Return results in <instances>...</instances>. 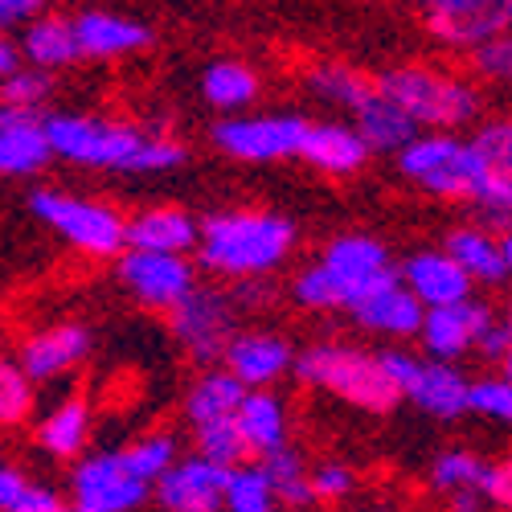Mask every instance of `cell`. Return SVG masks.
Returning a JSON list of instances; mask_svg holds the SVG:
<instances>
[{
  "label": "cell",
  "instance_id": "obj_42",
  "mask_svg": "<svg viewBox=\"0 0 512 512\" xmlns=\"http://www.w3.org/2000/svg\"><path fill=\"white\" fill-rule=\"evenodd\" d=\"M357 484V476L349 472L345 463H320L316 472H308V488H312V500H340L349 496Z\"/></svg>",
  "mask_w": 512,
  "mask_h": 512
},
{
  "label": "cell",
  "instance_id": "obj_25",
  "mask_svg": "<svg viewBox=\"0 0 512 512\" xmlns=\"http://www.w3.org/2000/svg\"><path fill=\"white\" fill-rule=\"evenodd\" d=\"M357 316L361 328H373V332H386V336H418L422 328V304L414 300V295L402 287V283H390L381 287L373 295H365V300L357 308H349Z\"/></svg>",
  "mask_w": 512,
  "mask_h": 512
},
{
  "label": "cell",
  "instance_id": "obj_47",
  "mask_svg": "<svg viewBox=\"0 0 512 512\" xmlns=\"http://www.w3.org/2000/svg\"><path fill=\"white\" fill-rule=\"evenodd\" d=\"M13 70H21V54H17V46H13V41H5V37H0V82H5Z\"/></svg>",
  "mask_w": 512,
  "mask_h": 512
},
{
  "label": "cell",
  "instance_id": "obj_39",
  "mask_svg": "<svg viewBox=\"0 0 512 512\" xmlns=\"http://www.w3.org/2000/svg\"><path fill=\"white\" fill-rule=\"evenodd\" d=\"M467 414H480L492 422L512 418V381L508 377H484V381H467Z\"/></svg>",
  "mask_w": 512,
  "mask_h": 512
},
{
  "label": "cell",
  "instance_id": "obj_24",
  "mask_svg": "<svg viewBox=\"0 0 512 512\" xmlns=\"http://www.w3.org/2000/svg\"><path fill=\"white\" fill-rule=\"evenodd\" d=\"M234 422H238V435L246 443V455H271V451L287 447L283 402L267 390H246L238 410H234Z\"/></svg>",
  "mask_w": 512,
  "mask_h": 512
},
{
  "label": "cell",
  "instance_id": "obj_38",
  "mask_svg": "<svg viewBox=\"0 0 512 512\" xmlns=\"http://www.w3.org/2000/svg\"><path fill=\"white\" fill-rule=\"evenodd\" d=\"M33 410V381L13 365L0 361V426H17Z\"/></svg>",
  "mask_w": 512,
  "mask_h": 512
},
{
  "label": "cell",
  "instance_id": "obj_32",
  "mask_svg": "<svg viewBox=\"0 0 512 512\" xmlns=\"http://www.w3.org/2000/svg\"><path fill=\"white\" fill-rule=\"evenodd\" d=\"M119 459H123V467L132 472L140 484H156L168 467L177 463V439L173 435H148V439H140V443H132V447H123L119 451Z\"/></svg>",
  "mask_w": 512,
  "mask_h": 512
},
{
  "label": "cell",
  "instance_id": "obj_10",
  "mask_svg": "<svg viewBox=\"0 0 512 512\" xmlns=\"http://www.w3.org/2000/svg\"><path fill=\"white\" fill-rule=\"evenodd\" d=\"M173 332L189 349L193 361H218L226 357L234 340V304L222 291H189L173 308Z\"/></svg>",
  "mask_w": 512,
  "mask_h": 512
},
{
  "label": "cell",
  "instance_id": "obj_26",
  "mask_svg": "<svg viewBox=\"0 0 512 512\" xmlns=\"http://www.w3.org/2000/svg\"><path fill=\"white\" fill-rule=\"evenodd\" d=\"M357 136L365 148H381V152H402L414 136H418V127L390 103V99H381L377 91L357 107Z\"/></svg>",
  "mask_w": 512,
  "mask_h": 512
},
{
  "label": "cell",
  "instance_id": "obj_14",
  "mask_svg": "<svg viewBox=\"0 0 512 512\" xmlns=\"http://www.w3.org/2000/svg\"><path fill=\"white\" fill-rule=\"evenodd\" d=\"M488 320H492V312L484 304L463 300V304H447V308L426 312L418 336H422L426 353H431V361H447L451 365L455 357L476 349V340L488 328Z\"/></svg>",
  "mask_w": 512,
  "mask_h": 512
},
{
  "label": "cell",
  "instance_id": "obj_7",
  "mask_svg": "<svg viewBox=\"0 0 512 512\" xmlns=\"http://www.w3.org/2000/svg\"><path fill=\"white\" fill-rule=\"evenodd\" d=\"M29 209L37 222H46L50 230H58L66 242H74L87 254H119L123 250V218L115 209L99 205V201H82L70 193H54V189H37L29 197Z\"/></svg>",
  "mask_w": 512,
  "mask_h": 512
},
{
  "label": "cell",
  "instance_id": "obj_40",
  "mask_svg": "<svg viewBox=\"0 0 512 512\" xmlns=\"http://www.w3.org/2000/svg\"><path fill=\"white\" fill-rule=\"evenodd\" d=\"M50 95V78L37 70H13L0 82V107H17V111H37V103Z\"/></svg>",
  "mask_w": 512,
  "mask_h": 512
},
{
  "label": "cell",
  "instance_id": "obj_18",
  "mask_svg": "<svg viewBox=\"0 0 512 512\" xmlns=\"http://www.w3.org/2000/svg\"><path fill=\"white\" fill-rule=\"evenodd\" d=\"M87 353H91V332L82 324H58V328H46L33 340H25L17 369L29 381H50V377H62L66 369H74Z\"/></svg>",
  "mask_w": 512,
  "mask_h": 512
},
{
  "label": "cell",
  "instance_id": "obj_19",
  "mask_svg": "<svg viewBox=\"0 0 512 512\" xmlns=\"http://www.w3.org/2000/svg\"><path fill=\"white\" fill-rule=\"evenodd\" d=\"M50 164V144L37 111L0 107V177H29Z\"/></svg>",
  "mask_w": 512,
  "mask_h": 512
},
{
  "label": "cell",
  "instance_id": "obj_46",
  "mask_svg": "<svg viewBox=\"0 0 512 512\" xmlns=\"http://www.w3.org/2000/svg\"><path fill=\"white\" fill-rule=\"evenodd\" d=\"M41 9L33 5V0H0V29H9V25H25L33 21Z\"/></svg>",
  "mask_w": 512,
  "mask_h": 512
},
{
  "label": "cell",
  "instance_id": "obj_1",
  "mask_svg": "<svg viewBox=\"0 0 512 512\" xmlns=\"http://www.w3.org/2000/svg\"><path fill=\"white\" fill-rule=\"evenodd\" d=\"M398 168L418 181L426 193L435 197H459L476 201L500 238H508V209H512V173L484 164V156L472 148V140L455 136H414L398 152Z\"/></svg>",
  "mask_w": 512,
  "mask_h": 512
},
{
  "label": "cell",
  "instance_id": "obj_23",
  "mask_svg": "<svg viewBox=\"0 0 512 512\" xmlns=\"http://www.w3.org/2000/svg\"><path fill=\"white\" fill-rule=\"evenodd\" d=\"M447 259L467 275V279H484V283H504L512 271V242L492 238L484 230H455L447 238Z\"/></svg>",
  "mask_w": 512,
  "mask_h": 512
},
{
  "label": "cell",
  "instance_id": "obj_44",
  "mask_svg": "<svg viewBox=\"0 0 512 512\" xmlns=\"http://www.w3.org/2000/svg\"><path fill=\"white\" fill-rule=\"evenodd\" d=\"M476 496L488 504H508L512 500V467L508 463H484V472H480V484H476Z\"/></svg>",
  "mask_w": 512,
  "mask_h": 512
},
{
  "label": "cell",
  "instance_id": "obj_43",
  "mask_svg": "<svg viewBox=\"0 0 512 512\" xmlns=\"http://www.w3.org/2000/svg\"><path fill=\"white\" fill-rule=\"evenodd\" d=\"M476 66L488 78H508L512 74V41L492 37V41H484V46H476Z\"/></svg>",
  "mask_w": 512,
  "mask_h": 512
},
{
  "label": "cell",
  "instance_id": "obj_2",
  "mask_svg": "<svg viewBox=\"0 0 512 512\" xmlns=\"http://www.w3.org/2000/svg\"><path fill=\"white\" fill-rule=\"evenodd\" d=\"M50 156H66L87 168H111V173H164L185 160V148L160 136H144L136 127L91 119V115H50L41 119Z\"/></svg>",
  "mask_w": 512,
  "mask_h": 512
},
{
  "label": "cell",
  "instance_id": "obj_37",
  "mask_svg": "<svg viewBox=\"0 0 512 512\" xmlns=\"http://www.w3.org/2000/svg\"><path fill=\"white\" fill-rule=\"evenodd\" d=\"M480 472H484V459H480V455H472V451H447V455L435 459L431 480H435V488L447 492V496H451V492H476Z\"/></svg>",
  "mask_w": 512,
  "mask_h": 512
},
{
  "label": "cell",
  "instance_id": "obj_5",
  "mask_svg": "<svg viewBox=\"0 0 512 512\" xmlns=\"http://www.w3.org/2000/svg\"><path fill=\"white\" fill-rule=\"evenodd\" d=\"M373 91H377L381 99H390L414 127H418V123H435V127L472 123L476 111H480V99H476L472 87H463L459 78L422 70V66L390 70Z\"/></svg>",
  "mask_w": 512,
  "mask_h": 512
},
{
  "label": "cell",
  "instance_id": "obj_6",
  "mask_svg": "<svg viewBox=\"0 0 512 512\" xmlns=\"http://www.w3.org/2000/svg\"><path fill=\"white\" fill-rule=\"evenodd\" d=\"M295 373H300L308 386H320L336 398H345L361 410H390L398 402L394 386L381 373L377 357L349 349V345H316L308 353L295 357Z\"/></svg>",
  "mask_w": 512,
  "mask_h": 512
},
{
  "label": "cell",
  "instance_id": "obj_16",
  "mask_svg": "<svg viewBox=\"0 0 512 512\" xmlns=\"http://www.w3.org/2000/svg\"><path fill=\"white\" fill-rule=\"evenodd\" d=\"M287 369H291V345L271 332L234 336L230 349H226V373L242 390H263L271 381H279Z\"/></svg>",
  "mask_w": 512,
  "mask_h": 512
},
{
  "label": "cell",
  "instance_id": "obj_29",
  "mask_svg": "<svg viewBox=\"0 0 512 512\" xmlns=\"http://www.w3.org/2000/svg\"><path fill=\"white\" fill-rule=\"evenodd\" d=\"M242 386L238 381L222 369V373H205L197 386L189 390V398H185V414H189V422H193V431L197 426H205V422H218V418H230L234 410H238V402H242Z\"/></svg>",
  "mask_w": 512,
  "mask_h": 512
},
{
  "label": "cell",
  "instance_id": "obj_33",
  "mask_svg": "<svg viewBox=\"0 0 512 512\" xmlns=\"http://www.w3.org/2000/svg\"><path fill=\"white\" fill-rule=\"evenodd\" d=\"M0 512H70L50 488L25 480L13 467H0Z\"/></svg>",
  "mask_w": 512,
  "mask_h": 512
},
{
  "label": "cell",
  "instance_id": "obj_27",
  "mask_svg": "<svg viewBox=\"0 0 512 512\" xmlns=\"http://www.w3.org/2000/svg\"><path fill=\"white\" fill-rule=\"evenodd\" d=\"M21 54L29 58V66H33L37 74L58 70V66H70V62L78 58L70 21H62V17H33L29 29H25V37H21Z\"/></svg>",
  "mask_w": 512,
  "mask_h": 512
},
{
  "label": "cell",
  "instance_id": "obj_30",
  "mask_svg": "<svg viewBox=\"0 0 512 512\" xmlns=\"http://www.w3.org/2000/svg\"><path fill=\"white\" fill-rule=\"evenodd\" d=\"M259 472H263V480H267V488H271V496H275V500H283V504H291V508H304V504H312L308 467H304L300 451L279 447V451L263 455Z\"/></svg>",
  "mask_w": 512,
  "mask_h": 512
},
{
  "label": "cell",
  "instance_id": "obj_21",
  "mask_svg": "<svg viewBox=\"0 0 512 512\" xmlns=\"http://www.w3.org/2000/svg\"><path fill=\"white\" fill-rule=\"evenodd\" d=\"M123 246L140 254H177L197 246V222L185 209H148L140 218L123 222Z\"/></svg>",
  "mask_w": 512,
  "mask_h": 512
},
{
  "label": "cell",
  "instance_id": "obj_11",
  "mask_svg": "<svg viewBox=\"0 0 512 512\" xmlns=\"http://www.w3.org/2000/svg\"><path fill=\"white\" fill-rule=\"evenodd\" d=\"M226 480H230V467L193 455L173 463L156 480V500L164 512H222Z\"/></svg>",
  "mask_w": 512,
  "mask_h": 512
},
{
  "label": "cell",
  "instance_id": "obj_3",
  "mask_svg": "<svg viewBox=\"0 0 512 512\" xmlns=\"http://www.w3.org/2000/svg\"><path fill=\"white\" fill-rule=\"evenodd\" d=\"M390 283H398L390 250L377 238L349 234V238H336L324 250V259L295 279V300L308 308H357L365 295Z\"/></svg>",
  "mask_w": 512,
  "mask_h": 512
},
{
  "label": "cell",
  "instance_id": "obj_34",
  "mask_svg": "<svg viewBox=\"0 0 512 512\" xmlns=\"http://www.w3.org/2000/svg\"><path fill=\"white\" fill-rule=\"evenodd\" d=\"M312 91L320 99L336 103V107H349V111H357L373 95L369 82L357 70H349V66H320V70H312Z\"/></svg>",
  "mask_w": 512,
  "mask_h": 512
},
{
  "label": "cell",
  "instance_id": "obj_45",
  "mask_svg": "<svg viewBox=\"0 0 512 512\" xmlns=\"http://www.w3.org/2000/svg\"><path fill=\"white\" fill-rule=\"evenodd\" d=\"M476 349H480L488 361L508 365V353H512V328H508L504 320H488V328H484L480 340H476Z\"/></svg>",
  "mask_w": 512,
  "mask_h": 512
},
{
  "label": "cell",
  "instance_id": "obj_36",
  "mask_svg": "<svg viewBox=\"0 0 512 512\" xmlns=\"http://www.w3.org/2000/svg\"><path fill=\"white\" fill-rule=\"evenodd\" d=\"M222 508H230V512H275V496H271L259 467H230Z\"/></svg>",
  "mask_w": 512,
  "mask_h": 512
},
{
  "label": "cell",
  "instance_id": "obj_12",
  "mask_svg": "<svg viewBox=\"0 0 512 512\" xmlns=\"http://www.w3.org/2000/svg\"><path fill=\"white\" fill-rule=\"evenodd\" d=\"M512 17L508 0H435L426 5V25L447 46H484L492 37H504Z\"/></svg>",
  "mask_w": 512,
  "mask_h": 512
},
{
  "label": "cell",
  "instance_id": "obj_31",
  "mask_svg": "<svg viewBox=\"0 0 512 512\" xmlns=\"http://www.w3.org/2000/svg\"><path fill=\"white\" fill-rule=\"evenodd\" d=\"M201 91L213 107L238 111V107L254 103V95H259V78H254V70L242 66V62H213L201 78Z\"/></svg>",
  "mask_w": 512,
  "mask_h": 512
},
{
  "label": "cell",
  "instance_id": "obj_28",
  "mask_svg": "<svg viewBox=\"0 0 512 512\" xmlns=\"http://www.w3.org/2000/svg\"><path fill=\"white\" fill-rule=\"evenodd\" d=\"M87 435H91V410H87V402H78V398L54 406V414L41 422V431H37L41 447H46L50 455H58V459L78 455L82 447H87Z\"/></svg>",
  "mask_w": 512,
  "mask_h": 512
},
{
  "label": "cell",
  "instance_id": "obj_17",
  "mask_svg": "<svg viewBox=\"0 0 512 512\" xmlns=\"http://www.w3.org/2000/svg\"><path fill=\"white\" fill-rule=\"evenodd\" d=\"M70 33H74L78 58H103V62L152 46V29L144 21L115 17V13H82L70 21Z\"/></svg>",
  "mask_w": 512,
  "mask_h": 512
},
{
  "label": "cell",
  "instance_id": "obj_15",
  "mask_svg": "<svg viewBox=\"0 0 512 512\" xmlns=\"http://www.w3.org/2000/svg\"><path fill=\"white\" fill-rule=\"evenodd\" d=\"M402 287L422 304V312H435L447 304L472 300V279H467L443 250H418L402 267Z\"/></svg>",
  "mask_w": 512,
  "mask_h": 512
},
{
  "label": "cell",
  "instance_id": "obj_4",
  "mask_svg": "<svg viewBox=\"0 0 512 512\" xmlns=\"http://www.w3.org/2000/svg\"><path fill=\"white\" fill-rule=\"evenodd\" d=\"M201 263L218 275H263L279 267L291 242L295 226L279 213H218L197 230Z\"/></svg>",
  "mask_w": 512,
  "mask_h": 512
},
{
  "label": "cell",
  "instance_id": "obj_9",
  "mask_svg": "<svg viewBox=\"0 0 512 512\" xmlns=\"http://www.w3.org/2000/svg\"><path fill=\"white\" fill-rule=\"evenodd\" d=\"M148 484H140L132 472L123 467L119 451L107 455H91L74 467L70 480V496H74V512H132L148 500Z\"/></svg>",
  "mask_w": 512,
  "mask_h": 512
},
{
  "label": "cell",
  "instance_id": "obj_22",
  "mask_svg": "<svg viewBox=\"0 0 512 512\" xmlns=\"http://www.w3.org/2000/svg\"><path fill=\"white\" fill-rule=\"evenodd\" d=\"M308 164H316L320 173H332V177H345V173H357L365 164L369 148L361 144V136L353 127H340V123H308L304 127V140H300V152Z\"/></svg>",
  "mask_w": 512,
  "mask_h": 512
},
{
  "label": "cell",
  "instance_id": "obj_8",
  "mask_svg": "<svg viewBox=\"0 0 512 512\" xmlns=\"http://www.w3.org/2000/svg\"><path fill=\"white\" fill-rule=\"evenodd\" d=\"M308 119L300 115H246V119H226L218 123V148L226 156L250 160V164H271V160H287L300 152Z\"/></svg>",
  "mask_w": 512,
  "mask_h": 512
},
{
  "label": "cell",
  "instance_id": "obj_35",
  "mask_svg": "<svg viewBox=\"0 0 512 512\" xmlns=\"http://www.w3.org/2000/svg\"><path fill=\"white\" fill-rule=\"evenodd\" d=\"M197 451H201V459L218 463V467H242V459H246V443H242V435H238L234 414H230V418H218V422L197 426Z\"/></svg>",
  "mask_w": 512,
  "mask_h": 512
},
{
  "label": "cell",
  "instance_id": "obj_41",
  "mask_svg": "<svg viewBox=\"0 0 512 512\" xmlns=\"http://www.w3.org/2000/svg\"><path fill=\"white\" fill-rule=\"evenodd\" d=\"M472 148L484 156V164L500 168V173H512V127L508 123H488L472 140Z\"/></svg>",
  "mask_w": 512,
  "mask_h": 512
},
{
  "label": "cell",
  "instance_id": "obj_48",
  "mask_svg": "<svg viewBox=\"0 0 512 512\" xmlns=\"http://www.w3.org/2000/svg\"><path fill=\"white\" fill-rule=\"evenodd\" d=\"M451 512H484V500L476 492H451Z\"/></svg>",
  "mask_w": 512,
  "mask_h": 512
},
{
  "label": "cell",
  "instance_id": "obj_13",
  "mask_svg": "<svg viewBox=\"0 0 512 512\" xmlns=\"http://www.w3.org/2000/svg\"><path fill=\"white\" fill-rule=\"evenodd\" d=\"M119 279L136 300L152 308H177L193 291V267L177 254H123L119 259Z\"/></svg>",
  "mask_w": 512,
  "mask_h": 512
},
{
  "label": "cell",
  "instance_id": "obj_20",
  "mask_svg": "<svg viewBox=\"0 0 512 512\" xmlns=\"http://www.w3.org/2000/svg\"><path fill=\"white\" fill-rule=\"evenodd\" d=\"M402 398H410L418 410H426L431 418L451 422V418L467 414V377L447 361H418Z\"/></svg>",
  "mask_w": 512,
  "mask_h": 512
}]
</instances>
